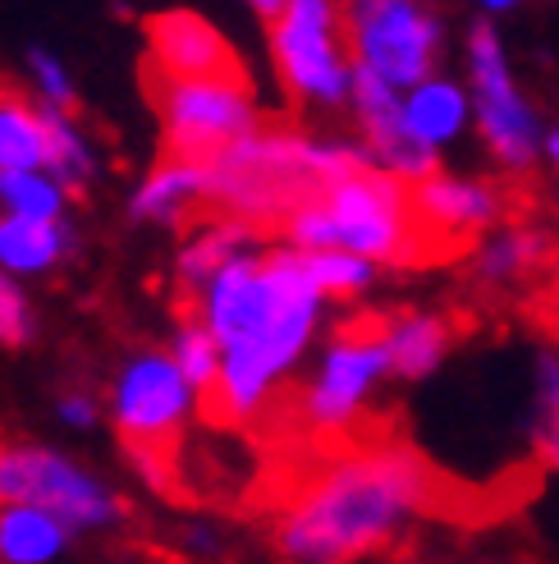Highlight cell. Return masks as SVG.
I'll return each instance as SVG.
<instances>
[{
    "instance_id": "6da1fadb",
    "label": "cell",
    "mask_w": 559,
    "mask_h": 564,
    "mask_svg": "<svg viewBox=\"0 0 559 564\" xmlns=\"http://www.w3.org/2000/svg\"><path fill=\"white\" fill-rule=\"evenodd\" d=\"M193 404H198V390L165 349H138L110 386V422L124 441V455L143 473V482L165 496H179L184 482L179 455Z\"/></svg>"
},
{
    "instance_id": "7a4b0ae2",
    "label": "cell",
    "mask_w": 559,
    "mask_h": 564,
    "mask_svg": "<svg viewBox=\"0 0 559 564\" xmlns=\"http://www.w3.org/2000/svg\"><path fill=\"white\" fill-rule=\"evenodd\" d=\"M143 93L161 116V156L207 165L257 124L253 78H179L143 65Z\"/></svg>"
},
{
    "instance_id": "3957f363",
    "label": "cell",
    "mask_w": 559,
    "mask_h": 564,
    "mask_svg": "<svg viewBox=\"0 0 559 564\" xmlns=\"http://www.w3.org/2000/svg\"><path fill=\"white\" fill-rule=\"evenodd\" d=\"M0 500L42 505L74 532H106L129 519V505L92 468L46 445L0 441Z\"/></svg>"
},
{
    "instance_id": "277c9868",
    "label": "cell",
    "mask_w": 559,
    "mask_h": 564,
    "mask_svg": "<svg viewBox=\"0 0 559 564\" xmlns=\"http://www.w3.org/2000/svg\"><path fill=\"white\" fill-rule=\"evenodd\" d=\"M275 69L294 101H340L349 88V42L335 0H285L266 19Z\"/></svg>"
},
{
    "instance_id": "5b68a950",
    "label": "cell",
    "mask_w": 559,
    "mask_h": 564,
    "mask_svg": "<svg viewBox=\"0 0 559 564\" xmlns=\"http://www.w3.org/2000/svg\"><path fill=\"white\" fill-rule=\"evenodd\" d=\"M349 65L368 61L390 83L431 78L440 65V23L427 0H340Z\"/></svg>"
},
{
    "instance_id": "8992f818",
    "label": "cell",
    "mask_w": 559,
    "mask_h": 564,
    "mask_svg": "<svg viewBox=\"0 0 559 564\" xmlns=\"http://www.w3.org/2000/svg\"><path fill=\"white\" fill-rule=\"evenodd\" d=\"M399 313H353L349 322L335 326L330 358L313 386H303V409H307V432L344 422L362 409V394L390 368V335H395Z\"/></svg>"
},
{
    "instance_id": "52a82bcc",
    "label": "cell",
    "mask_w": 559,
    "mask_h": 564,
    "mask_svg": "<svg viewBox=\"0 0 559 564\" xmlns=\"http://www.w3.org/2000/svg\"><path fill=\"white\" fill-rule=\"evenodd\" d=\"M468 61H472V88H478V116H482V133L491 152L527 171L537 152V129H533V110L523 106V97L514 93V78L505 69V51L500 37L491 33V23H472L468 33Z\"/></svg>"
},
{
    "instance_id": "ba28073f",
    "label": "cell",
    "mask_w": 559,
    "mask_h": 564,
    "mask_svg": "<svg viewBox=\"0 0 559 564\" xmlns=\"http://www.w3.org/2000/svg\"><path fill=\"white\" fill-rule=\"evenodd\" d=\"M349 88H353V101H358V120H362V133H368V148L385 161V171H399L408 180H423V175H436L440 161H436V143H427L423 133H413L404 106L390 93V78H381L368 61H353L349 65Z\"/></svg>"
},
{
    "instance_id": "9c48e42d",
    "label": "cell",
    "mask_w": 559,
    "mask_h": 564,
    "mask_svg": "<svg viewBox=\"0 0 559 564\" xmlns=\"http://www.w3.org/2000/svg\"><path fill=\"white\" fill-rule=\"evenodd\" d=\"M143 33H147V61L143 65H152L161 74L248 78V65L239 61V51L193 10H161V14L143 19Z\"/></svg>"
},
{
    "instance_id": "30bf717a",
    "label": "cell",
    "mask_w": 559,
    "mask_h": 564,
    "mask_svg": "<svg viewBox=\"0 0 559 564\" xmlns=\"http://www.w3.org/2000/svg\"><path fill=\"white\" fill-rule=\"evenodd\" d=\"M129 216L152 225H179V230L198 225L207 216V165L161 156L147 171V180L133 188Z\"/></svg>"
},
{
    "instance_id": "8fae6325",
    "label": "cell",
    "mask_w": 559,
    "mask_h": 564,
    "mask_svg": "<svg viewBox=\"0 0 559 564\" xmlns=\"http://www.w3.org/2000/svg\"><path fill=\"white\" fill-rule=\"evenodd\" d=\"M74 252V230L65 220H37V216H6L0 212V271H10L19 280L51 275L55 267H65Z\"/></svg>"
},
{
    "instance_id": "7c38bea8",
    "label": "cell",
    "mask_w": 559,
    "mask_h": 564,
    "mask_svg": "<svg viewBox=\"0 0 559 564\" xmlns=\"http://www.w3.org/2000/svg\"><path fill=\"white\" fill-rule=\"evenodd\" d=\"M78 532L42 505L0 500V564H55Z\"/></svg>"
},
{
    "instance_id": "4fadbf2b",
    "label": "cell",
    "mask_w": 559,
    "mask_h": 564,
    "mask_svg": "<svg viewBox=\"0 0 559 564\" xmlns=\"http://www.w3.org/2000/svg\"><path fill=\"white\" fill-rule=\"evenodd\" d=\"M46 165V120L37 97L0 88V171Z\"/></svg>"
},
{
    "instance_id": "5bb4252c",
    "label": "cell",
    "mask_w": 559,
    "mask_h": 564,
    "mask_svg": "<svg viewBox=\"0 0 559 564\" xmlns=\"http://www.w3.org/2000/svg\"><path fill=\"white\" fill-rule=\"evenodd\" d=\"M42 120H46V171L74 197H83L97 180V152L88 143V133H83L78 116H65V110H51V106H42Z\"/></svg>"
},
{
    "instance_id": "9a60e30c",
    "label": "cell",
    "mask_w": 559,
    "mask_h": 564,
    "mask_svg": "<svg viewBox=\"0 0 559 564\" xmlns=\"http://www.w3.org/2000/svg\"><path fill=\"white\" fill-rule=\"evenodd\" d=\"M459 322L454 317H417V313H399L395 335H390V368L399 377H427L440 354L454 345Z\"/></svg>"
},
{
    "instance_id": "2e32d148",
    "label": "cell",
    "mask_w": 559,
    "mask_h": 564,
    "mask_svg": "<svg viewBox=\"0 0 559 564\" xmlns=\"http://www.w3.org/2000/svg\"><path fill=\"white\" fill-rule=\"evenodd\" d=\"M74 193L55 180L46 165L28 171H0V212L6 216H37V220H65Z\"/></svg>"
},
{
    "instance_id": "e0dca14e",
    "label": "cell",
    "mask_w": 559,
    "mask_h": 564,
    "mask_svg": "<svg viewBox=\"0 0 559 564\" xmlns=\"http://www.w3.org/2000/svg\"><path fill=\"white\" fill-rule=\"evenodd\" d=\"M298 267L326 299H353L372 275V267L362 262V252H349V248H303Z\"/></svg>"
},
{
    "instance_id": "ac0fdd59",
    "label": "cell",
    "mask_w": 559,
    "mask_h": 564,
    "mask_svg": "<svg viewBox=\"0 0 559 564\" xmlns=\"http://www.w3.org/2000/svg\"><path fill=\"white\" fill-rule=\"evenodd\" d=\"M171 354H175V362L184 368L188 386L198 390V400L220 381V345H216L211 326L198 313H179V330H175Z\"/></svg>"
},
{
    "instance_id": "d6986e66",
    "label": "cell",
    "mask_w": 559,
    "mask_h": 564,
    "mask_svg": "<svg viewBox=\"0 0 559 564\" xmlns=\"http://www.w3.org/2000/svg\"><path fill=\"white\" fill-rule=\"evenodd\" d=\"M404 116L413 124V133H423L427 143H440L463 124V93L454 83H423L417 97L404 106Z\"/></svg>"
},
{
    "instance_id": "ffe728a7",
    "label": "cell",
    "mask_w": 559,
    "mask_h": 564,
    "mask_svg": "<svg viewBox=\"0 0 559 564\" xmlns=\"http://www.w3.org/2000/svg\"><path fill=\"white\" fill-rule=\"evenodd\" d=\"M23 69H28V83H33L37 106H51V110H65V116H78V88H74L69 65L61 61V55L46 51V46H33V51L23 55Z\"/></svg>"
},
{
    "instance_id": "44dd1931",
    "label": "cell",
    "mask_w": 559,
    "mask_h": 564,
    "mask_svg": "<svg viewBox=\"0 0 559 564\" xmlns=\"http://www.w3.org/2000/svg\"><path fill=\"white\" fill-rule=\"evenodd\" d=\"M37 340V307L23 280L0 271V349H28Z\"/></svg>"
},
{
    "instance_id": "7402d4cb",
    "label": "cell",
    "mask_w": 559,
    "mask_h": 564,
    "mask_svg": "<svg viewBox=\"0 0 559 564\" xmlns=\"http://www.w3.org/2000/svg\"><path fill=\"white\" fill-rule=\"evenodd\" d=\"M55 417H61L65 427H74V432H92L97 422H101V400H97L92 390L69 386V390L55 394Z\"/></svg>"
},
{
    "instance_id": "603a6c76",
    "label": "cell",
    "mask_w": 559,
    "mask_h": 564,
    "mask_svg": "<svg viewBox=\"0 0 559 564\" xmlns=\"http://www.w3.org/2000/svg\"><path fill=\"white\" fill-rule=\"evenodd\" d=\"M248 6H253L262 19H271V14H280V10H285V0H248Z\"/></svg>"
},
{
    "instance_id": "cb8c5ba5",
    "label": "cell",
    "mask_w": 559,
    "mask_h": 564,
    "mask_svg": "<svg viewBox=\"0 0 559 564\" xmlns=\"http://www.w3.org/2000/svg\"><path fill=\"white\" fill-rule=\"evenodd\" d=\"M482 6H491V10H509V6H518V0H482Z\"/></svg>"
},
{
    "instance_id": "d4e9b609",
    "label": "cell",
    "mask_w": 559,
    "mask_h": 564,
    "mask_svg": "<svg viewBox=\"0 0 559 564\" xmlns=\"http://www.w3.org/2000/svg\"><path fill=\"white\" fill-rule=\"evenodd\" d=\"M550 152H555V161H559V133H555V138H550Z\"/></svg>"
}]
</instances>
